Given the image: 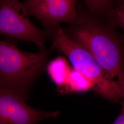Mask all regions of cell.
<instances>
[{"instance_id": "cell-1", "label": "cell", "mask_w": 124, "mask_h": 124, "mask_svg": "<svg viewBox=\"0 0 124 124\" xmlns=\"http://www.w3.org/2000/svg\"><path fill=\"white\" fill-rule=\"evenodd\" d=\"M72 25L68 36L88 52L109 78L124 84L123 42L115 28L82 11Z\"/></svg>"}, {"instance_id": "cell-2", "label": "cell", "mask_w": 124, "mask_h": 124, "mask_svg": "<svg viewBox=\"0 0 124 124\" xmlns=\"http://www.w3.org/2000/svg\"><path fill=\"white\" fill-rule=\"evenodd\" d=\"M49 50L30 53L18 48L11 39L0 40V87L26 100L47 65Z\"/></svg>"}, {"instance_id": "cell-3", "label": "cell", "mask_w": 124, "mask_h": 124, "mask_svg": "<svg viewBox=\"0 0 124 124\" xmlns=\"http://www.w3.org/2000/svg\"><path fill=\"white\" fill-rule=\"evenodd\" d=\"M49 35L53 48L64 53L73 68L89 80L95 93L114 103L124 97V84L109 78L88 52L72 40L60 27L53 29Z\"/></svg>"}, {"instance_id": "cell-4", "label": "cell", "mask_w": 124, "mask_h": 124, "mask_svg": "<svg viewBox=\"0 0 124 124\" xmlns=\"http://www.w3.org/2000/svg\"><path fill=\"white\" fill-rule=\"evenodd\" d=\"M0 35L32 42L44 51L48 35L35 26L22 3L16 0H0Z\"/></svg>"}, {"instance_id": "cell-5", "label": "cell", "mask_w": 124, "mask_h": 124, "mask_svg": "<svg viewBox=\"0 0 124 124\" xmlns=\"http://www.w3.org/2000/svg\"><path fill=\"white\" fill-rule=\"evenodd\" d=\"M22 4L29 15L42 23L48 35L60 23L74 25L78 19L75 0H28Z\"/></svg>"}, {"instance_id": "cell-6", "label": "cell", "mask_w": 124, "mask_h": 124, "mask_svg": "<svg viewBox=\"0 0 124 124\" xmlns=\"http://www.w3.org/2000/svg\"><path fill=\"white\" fill-rule=\"evenodd\" d=\"M22 96L0 87V124H36L59 117L58 111L46 112L33 108Z\"/></svg>"}, {"instance_id": "cell-7", "label": "cell", "mask_w": 124, "mask_h": 124, "mask_svg": "<svg viewBox=\"0 0 124 124\" xmlns=\"http://www.w3.org/2000/svg\"><path fill=\"white\" fill-rule=\"evenodd\" d=\"M91 13L105 20L106 23L115 28H124V4L122 1L85 0Z\"/></svg>"}, {"instance_id": "cell-8", "label": "cell", "mask_w": 124, "mask_h": 124, "mask_svg": "<svg viewBox=\"0 0 124 124\" xmlns=\"http://www.w3.org/2000/svg\"><path fill=\"white\" fill-rule=\"evenodd\" d=\"M48 74L59 91L65 93L72 68L66 58L59 56L46 65Z\"/></svg>"}, {"instance_id": "cell-9", "label": "cell", "mask_w": 124, "mask_h": 124, "mask_svg": "<svg viewBox=\"0 0 124 124\" xmlns=\"http://www.w3.org/2000/svg\"><path fill=\"white\" fill-rule=\"evenodd\" d=\"M93 85L85 76L72 68L65 93H84L93 89Z\"/></svg>"}, {"instance_id": "cell-10", "label": "cell", "mask_w": 124, "mask_h": 124, "mask_svg": "<svg viewBox=\"0 0 124 124\" xmlns=\"http://www.w3.org/2000/svg\"><path fill=\"white\" fill-rule=\"evenodd\" d=\"M112 124H124V106L123 102V104H122V108L119 115L118 116Z\"/></svg>"}]
</instances>
